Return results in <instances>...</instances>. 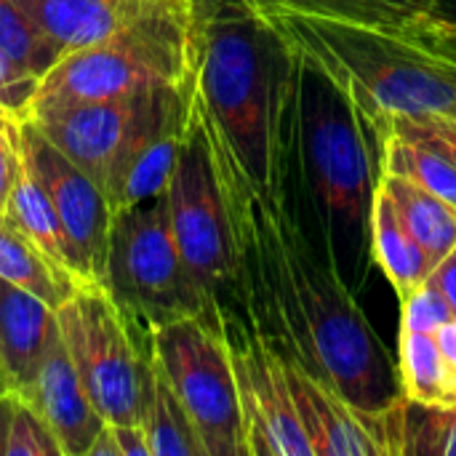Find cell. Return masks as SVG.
<instances>
[{
    "mask_svg": "<svg viewBox=\"0 0 456 456\" xmlns=\"http://www.w3.org/2000/svg\"><path fill=\"white\" fill-rule=\"evenodd\" d=\"M224 187L240 248L238 291L275 350L369 414L406 401L393 355L337 273L305 179L294 94L281 123L273 190Z\"/></svg>",
    "mask_w": 456,
    "mask_h": 456,
    "instance_id": "1",
    "label": "cell"
},
{
    "mask_svg": "<svg viewBox=\"0 0 456 456\" xmlns=\"http://www.w3.org/2000/svg\"><path fill=\"white\" fill-rule=\"evenodd\" d=\"M190 8L192 96L222 179L270 192L297 53L248 0H190Z\"/></svg>",
    "mask_w": 456,
    "mask_h": 456,
    "instance_id": "2",
    "label": "cell"
},
{
    "mask_svg": "<svg viewBox=\"0 0 456 456\" xmlns=\"http://www.w3.org/2000/svg\"><path fill=\"white\" fill-rule=\"evenodd\" d=\"M294 64V118L305 179L337 273L361 297L371 267V211L385 179L387 134L305 53Z\"/></svg>",
    "mask_w": 456,
    "mask_h": 456,
    "instance_id": "3",
    "label": "cell"
},
{
    "mask_svg": "<svg viewBox=\"0 0 456 456\" xmlns=\"http://www.w3.org/2000/svg\"><path fill=\"white\" fill-rule=\"evenodd\" d=\"M390 139L398 115H456V64L403 32L307 13L267 16Z\"/></svg>",
    "mask_w": 456,
    "mask_h": 456,
    "instance_id": "4",
    "label": "cell"
},
{
    "mask_svg": "<svg viewBox=\"0 0 456 456\" xmlns=\"http://www.w3.org/2000/svg\"><path fill=\"white\" fill-rule=\"evenodd\" d=\"M190 0H158L118 35L72 51L40 80L27 115L126 99L190 77Z\"/></svg>",
    "mask_w": 456,
    "mask_h": 456,
    "instance_id": "5",
    "label": "cell"
},
{
    "mask_svg": "<svg viewBox=\"0 0 456 456\" xmlns=\"http://www.w3.org/2000/svg\"><path fill=\"white\" fill-rule=\"evenodd\" d=\"M104 289L144 334L190 315H216L176 248L166 192L112 211Z\"/></svg>",
    "mask_w": 456,
    "mask_h": 456,
    "instance_id": "6",
    "label": "cell"
},
{
    "mask_svg": "<svg viewBox=\"0 0 456 456\" xmlns=\"http://www.w3.org/2000/svg\"><path fill=\"white\" fill-rule=\"evenodd\" d=\"M56 315L75 371L104 422L142 425L152 387V337L96 283H83Z\"/></svg>",
    "mask_w": 456,
    "mask_h": 456,
    "instance_id": "7",
    "label": "cell"
},
{
    "mask_svg": "<svg viewBox=\"0 0 456 456\" xmlns=\"http://www.w3.org/2000/svg\"><path fill=\"white\" fill-rule=\"evenodd\" d=\"M176 248L203 299L216 310L240 278V248L227 187L192 96L179 160L166 190Z\"/></svg>",
    "mask_w": 456,
    "mask_h": 456,
    "instance_id": "8",
    "label": "cell"
},
{
    "mask_svg": "<svg viewBox=\"0 0 456 456\" xmlns=\"http://www.w3.org/2000/svg\"><path fill=\"white\" fill-rule=\"evenodd\" d=\"M152 353L187 409L206 456H248L219 313L190 315L155 329Z\"/></svg>",
    "mask_w": 456,
    "mask_h": 456,
    "instance_id": "9",
    "label": "cell"
},
{
    "mask_svg": "<svg viewBox=\"0 0 456 456\" xmlns=\"http://www.w3.org/2000/svg\"><path fill=\"white\" fill-rule=\"evenodd\" d=\"M227 339L248 456H315L299 422L283 355L262 331L238 286L216 305Z\"/></svg>",
    "mask_w": 456,
    "mask_h": 456,
    "instance_id": "10",
    "label": "cell"
},
{
    "mask_svg": "<svg viewBox=\"0 0 456 456\" xmlns=\"http://www.w3.org/2000/svg\"><path fill=\"white\" fill-rule=\"evenodd\" d=\"M192 112V75L139 94L128 134L112 160L104 195L112 211L163 195Z\"/></svg>",
    "mask_w": 456,
    "mask_h": 456,
    "instance_id": "11",
    "label": "cell"
},
{
    "mask_svg": "<svg viewBox=\"0 0 456 456\" xmlns=\"http://www.w3.org/2000/svg\"><path fill=\"white\" fill-rule=\"evenodd\" d=\"M21 131L24 158L56 206V214L75 251L80 283L104 286L107 240L112 224V206L104 190L61 150H56L27 115L21 120Z\"/></svg>",
    "mask_w": 456,
    "mask_h": 456,
    "instance_id": "12",
    "label": "cell"
},
{
    "mask_svg": "<svg viewBox=\"0 0 456 456\" xmlns=\"http://www.w3.org/2000/svg\"><path fill=\"white\" fill-rule=\"evenodd\" d=\"M286 379L299 422L315 456H403L406 403L385 414H369L345 401L299 363L283 358Z\"/></svg>",
    "mask_w": 456,
    "mask_h": 456,
    "instance_id": "13",
    "label": "cell"
},
{
    "mask_svg": "<svg viewBox=\"0 0 456 456\" xmlns=\"http://www.w3.org/2000/svg\"><path fill=\"white\" fill-rule=\"evenodd\" d=\"M136 104L139 94L126 99L69 104L48 112H35L27 118L56 150H61L104 190L112 160L134 120Z\"/></svg>",
    "mask_w": 456,
    "mask_h": 456,
    "instance_id": "14",
    "label": "cell"
},
{
    "mask_svg": "<svg viewBox=\"0 0 456 456\" xmlns=\"http://www.w3.org/2000/svg\"><path fill=\"white\" fill-rule=\"evenodd\" d=\"M16 395L43 417L64 456H88L94 441L107 428L75 371L64 339L53 345L35 379Z\"/></svg>",
    "mask_w": 456,
    "mask_h": 456,
    "instance_id": "15",
    "label": "cell"
},
{
    "mask_svg": "<svg viewBox=\"0 0 456 456\" xmlns=\"http://www.w3.org/2000/svg\"><path fill=\"white\" fill-rule=\"evenodd\" d=\"M59 339L56 310L37 294L0 278V377L11 395L35 379Z\"/></svg>",
    "mask_w": 456,
    "mask_h": 456,
    "instance_id": "16",
    "label": "cell"
},
{
    "mask_svg": "<svg viewBox=\"0 0 456 456\" xmlns=\"http://www.w3.org/2000/svg\"><path fill=\"white\" fill-rule=\"evenodd\" d=\"M61 51V56L96 45L136 19L158 0H16Z\"/></svg>",
    "mask_w": 456,
    "mask_h": 456,
    "instance_id": "17",
    "label": "cell"
},
{
    "mask_svg": "<svg viewBox=\"0 0 456 456\" xmlns=\"http://www.w3.org/2000/svg\"><path fill=\"white\" fill-rule=\"evenodd\" d=\"M3 216L11 219L43 254H48L56 265H61L64 270H69L77 278V262H75L72 243L64 232V224L56 214V206H53L48 190L32 171L27 158L21 163L13 190L8 195Z\"/></svg>",
    "mask_w": 456,
    "mask_h": 456,
    "instance_id": "18",
    "label": "cell"
},
{
    "mask_svg": "<svg viewBox=\"0 0 456 456\" xmlns=\"http://www.w3.org/2000/svg\"><path fill=\"white\" fill-rule=\"evenodd\" d=\"M0 278L37 294L53 310H59L83 286L5 216H0Z\"/></svg>",
    "mask_w": 456,
    "mask_h": 456,
    "instance_id": "19",
    "label": "cell"
},
{
    "mask_svg": "<svg viewBox=\"0 0 456 456\" xmlns=\"http://www.w3.org/2000/svg\"><path fill=\"white\" fill-rule=\"evenodd\" d=\"M382 190L390 198L403 227L425 248L433 267L452 248H456V206L414 184L411 179L393 176V174H385Z\"/></svg>",
    "mask_w": 456,
    "mask_h": 456,
    "instance_id": "20",
    "label": "cell"
},
{
    "mask_svg": "<svg viewBox=\"0 0 456 456\" xmlns=\"http://www.w3.org/2000/svg\"><path fill=\"white\" fill-rule=\"evenodd\" d=\"M371 251L374 265L393 283L398 297L425 283L433 273V262L428 259L425 248L414 240V235L403 227L382 187L377 192L371 211Z\"/></svg>",
    "mask_w": 456,
    "mask_h": 456,
    "instance_id": "21",
    "label": "cell"
},
{
    "mask_svg": "<svg viewBox=\"0 0 456 456\" xmlns=\"http://www.w3.org/2000/svg\"><path fill=\"white\" fill-rule=\"evenodd\" d=\"M398 374L406 401L433 409L456 406V379L441 353L436 334L401 329Z\"/></svg>",
    "mask_w": 456,
    "mask_h": 456,
    "instance_id": "22",
    "label": "cell"
},
{
    "mask_svg": "<svg viewBox=\"0 0 456 456\" xmlns=\"http://www.w3.org/2000/svg\"><path fill=\"white\" fill-rule=\"evenodd\" d=\"M259 13H307L339 21H355L385 29H403L422 19L433 0H248Z\"/></svg>",
    "mask_w": 456,
    "mask_h": 456,
    "instance_id": "23",
    "label": "cell"
},
{
    "mask_svg": "<svg viewBox=\"0 0 456 456\" xmlns=\"http://www.w3.org/2000/svg\"><path fill=\"white\" fill-rule=\"evenodd\" d=\"M142 428L147 433L152 456H206V449L195 433V425L166 379L158 358L152 361V387L144 409Z\"/></svg>",
    "mask_w": 456,
    "mask_h": 456,
    "instance_id": "24",
    "label": "cell"
},
{
    "mask_svg": "<svg viewBox=\"0 0 456 456\" xmlns=\"http://www.w3.org/2000/svg\"><path fill=\"white\" fill-rule=\"evenodd\" d=\"M385 174L411 179L456 206V163L436 147L390 136L385 147Z\"/></svg>",
    "mask_w": 456,
    "mask_h": 456,
    "instance_id": "25",
    "label": "cell"
},
{
    "mask_svg": "<svg viewBox=\"0 0 456 456\" xmlns=\"http://www.w3.org/2000/svg\"><path fill=\"white\" fill-rule=\"evenodd\" d=\"M0 48L40 80L61 59V51L43 35L35 19L16 0H0Z\"/></svg>",
    "mask_w": 456,
    "mask_h": 456,
    "instance_id": "26",
    "label": "cell"
},
{
    "mask_svg": "<svg viewBox=\"0 0 456 456\" xmlns=\"http://www.w3.org/2000/svg\"><path fill=\"white\" fill-rule=\"evenodd\" d=\"M406 454L456 456V406L433 409L419 403H406Z\"/></svg>",
    "mask_w": 456,
    "mask_h": 456,
    "instance_id": "27",
    "label": "cell"
},
{
    "mask_svg": "<svg viewBox=\"0 0 456 456\" xmlns=\"http://www.w3.org/2000/svg\"><path fill=\"white\" fill-rule=\"evenodd\" d=\"M3 456H64L51 428L19 395H13V411L8 422V438H5Z\"/></svg>",
    "mask_w": 456,
    "mask_h": 456,
    "instance_id": "28",
    "label": "cell"
},
{
    "mask_svg": "<svg viewBox=\"0 0 456 456\" xmlns=\"http://www.w3.org/2000/svg\"><path fill=\"white\" fill-rule=\"evenodd\" d=\"M401 299V329L419 331V334H438L441 326L454 321L456 313L446 297L438 291V286L428 278Z\"/></svg>",
    "mask_w": 456,
    "mask_h": 456,
    "instance_id": "29",
    "label": "cell"
},
{
    "mask_svg": "<svg viewBox=\"0 0 456 456\" xmlns=\"http://www.w3.org/2000/svg\"><path fill=\"white\" fill-rule=\"evenodd\" d=\"M390 136L436 147L456 163V115H398L390 120Z\"/></svg>",
    "mask_w": 456,
    "mask_h": 456,
    "instance_id": "30",
    "label": "cell"
},
{
    "mask_svg": "<svg viewBox=\"0 0 456 456\" xmlns=\"http://www.w3.org/2000/svg\"><path fill=\"white\" fill-rule=\"evenodd\" d=\"M24 115L0 110V216L5 214L8 195L16 184V176L24 163Z\"/></svg>",
    "mask_w": 456,
    "mask_h": 456,
    "instance_id": "31",
    "label": "cell"
},
{
    "mask_svg": "<svg viewBox=\"0 0 456 456\" xmlns=\"http://www.w3.org/2000/svg\"><path fill=\"white\" fill-rule=\"evenodd\" d=\"M40 77L19 67L3 48H0V110L27 115L35 94H37Z\"/></svg>",
    "mask_w": 456,
    "mask_h": 456,
    "instance_id": "32",
    "label": "cell"
},
{
    "mask_svg": "<svg viewBox=\"0 0 456 456\" xmlns=\"http://www.w3.org/2000/svg\"><path fill=\"white\" fill-rule=\"evenodd\" d=\"M398 32H403L409 40L419 43L422 48H428L438 59L456 64V27H452V24H438V21H430L422 16Z\"/></svg>",
    "mask_w": 456,
    "mask_h": 456,
    "instance_id": "33",
    "label": "cell"
},
{
    "mask_svg": "<svg viewBox=\"0 0 456 456\" xmlns=\"http://www.w3.org/2000/svg\"><path fill=\"white\" fill-rule=\"evenodd\" d=\"M430 281L438 286V291L446 297V302L452 305L456 313V248H452L430 273Z\"/></svg>",
    "mask_w": 456,
    "mask_h": 456,
    "instance_id": "34",
    "label": "cell"
},
{
    "mask_svg": "<svg viewBox=\"0 0 456 456\" xmlns=\"http://www.w3.org/2000/svg\"><path fill=\"white\" fill-rule=\"evenodd\" d=\"M436 339H438L441 353H444V358H446V363H449V369H452V374H454L456 379V318L438 329Z\"/></svg>",
    "mask_w": 456,
    "mask_h": 456,
    "instance_id": "35",
    "label": "cell"
},
{
    "mask_svg": "<svg viewBox=\"0 0 456 456\" xmlns=\"http://www.w3.org/2000/svg\"><path fill=\"white\" fill-rule=\"evenodd\" d=\"M425 19L456 27V0H433V5L425 13Z\"/></svg>",
    "mask_w": 456,
    "mask_h": 456,
    "instance_id": "36",
    "label": "cell"
},
{
    "mask_svg": "<svg viewBox=\"0 0 456 456\" xmlns=\"http://www.w3.org/2000/svg\"><path fill=\"white\" fill-rule=\"evenodd\" d=\"M13 411V395L0 393V456L5 454V438H8V422Z\"/></svg>",
    "mask_w": 456,
    "mask_h": 456,
    "instance_id": "37",
    "label": "cell"
},
{
    "mask_svg": "<svg viewBox=\"0 0 456 456\" xmlns=\"http://www.w3.org/2000/svg\"><path fill=\"white\" fill-rule=\"evenodd\" d=\"M0 393H8V390H5V385H3V377H0Z\"/></svg>",
    "mask_w": 456,
    "mask_h": 456,
    "instance_id": "38",
    "label": "cell"
}]
</instances>
